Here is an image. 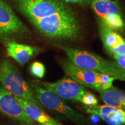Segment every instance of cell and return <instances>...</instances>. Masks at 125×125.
<instances>
[{"label": "cell", "instance_id": "8fae6325", "mask_svg": "<svg viewBox=\"0 0 125 125\" xmlns=\"http://www.w3.org/2000/svg\"><path fill=\"white\" fill-rule=\"evenodd\" d=\"M87 113L97 116L110 125H125V111L118 108L107 105H85Z\"/></svg>", "mask_w": 125, "mask_h": 125}, {"label": "cell", "instance_id": "5b68a950", "mask_svg": "<svg viewBox=\"0 0 125 125\" xmlns=\"http://www.w3.org/2000/svg\"><path fill=\"white\" fill-rule=\"evenodd\" d=\"M60 64L64 73L81 85L92 89L103 90L112 87L115 79L107 74L76 66L69 60H62Z\"/></svg>", "mask_w": 125, "mask_h": 125}, {"label": "cell", "instance_id": "30bf717a", "mask_svg": "<svg viewBox=\"0 0 125 125\" xmlns=\"http://www.w3.org/2000/svg\"><path fill=\"white\" fill-rule=\"evenodd\" d=\"M92 7L101 21L114 30H121L125 23L116 1L111 0H93Z\"/></svg>", "mask_w": 125, "mask_h": 125}, {"label": "cell", "instance_id": "7a4b0ae2", "mask_svg": "<svg viewBox=\"0 0 125 125\" xmlns=\"http://www.w3.org/2000/svg\"><path fill=\"white\" fill-rule=\"evenodd\" d=\"M68 60L76 66L92 70L125 82V69L116 62L103 58L89 52L72 48H63Z\"/></svg>", "mask_w": 125, "mask_h": 125}, {"label": "cell", "instance_id": "5bb4252c", "mask_svg": "<svg viewBox=\"0 0 125 125\" xmlns=\"http://www.w3.org/2000/svg\"><path fill=\"white\" fill-rule=\"evenodd\" d=\"M26 113L32 121L40 125H62L43 111L42 108L30 101L15 97Z\"/></svg>", "mask_w": 125, "mask_h": 125}, {"label": "cell", "instance_id": "4fadbf2b", "mask_svg": "<svg viewBox=\"0 0 125 125\" xmlns=\"http://www.w3.org/2000/svg\"><path fill=\"white\" fill-rule=\"evenodd\" d=\"M5 46L7 55L21 65L34 58L41 51L38 47L20 44L15 41L5 42Z\"/></svg>", "mask_w": 125, "mask_h": 125}, {"label": "cell", "instance_id": "ac0fdd59", "mask_svg": "<svg viewBox=\"0 0 125 125\" xmlns=\"http://www.w3.org/2000/svg\"><path fill=\"white\" fill-rule=\"evenodd\" d=\"M63 1L66 2L73 3V4H87L89 3L91 0H63Z\"/></svg>", "mask_w": 125, "mask_h": 125}, {"label": "cell", "instance_id": "52a82bcc", "mask_svg": "<svg viewBox=\"0 0 125 125\" xmlns=\"http://www.w3.org/2000/svg\"><path fill=\"white\" fill-rule=\"evenodd\" d=\"M29 34V30L5 0H0V40L12 41Z\"/></svg>", "mask_w": 125, "mask_h": 125}, {"label": "cell", "instance_id": "e0dca14e", "mask_svg": "<svg viewBox=\"0 0 125 125\" xmlns=\"http://www.w3.org/2000/svg\"><path fill=\"white\" fill-rule=\"evenodd\" d=\"M80 102L85 105H94L98 104V100L91 92L87 91L83 95Z\"/></svg>", "mask_w": 125, "mask_h": 125}, {"label": "cell", "instance_id": "9a60e30c", "mask_svg": "<svg viewBox=\"0 0 125 125\" xmlns=\"http://www.w3.org/2000/svg\"><path fill=\"white\" fill-rule=\"evenodd\" d=\"M97 92L105 104L118 108L125 111V92L113 86L107 89Z\"/></svg>", "mask_w": 125, "mask_h": 125}, {"label": "cell", "instance_id": "277c9868", "mask_svg": "<svg viewBox=\"0 0 125 125\" xmlns=\"http://www.w3.org/2000/svg\"><path fill=\"white\" fill-rule=\"evenodd\" d=\"M30 85L33 90L35 97L42 105L78 125L88 124V121L82 114L72 108L64 102V99L56 93L42 87L34 82Z\"/></svg>", "mask_w": 125, "mask_h": 125}, {"label": "cell", "instance_id": "ba28073f", "mask_svg": "<svg viewBox=\"0 0 125 125\" xmlns=\"http://www.w3.org/2000/svg\"><path fill=\"white\" fill-rule=\"evenodd\" d=\"M46 89L53 92L64 100L80 102L83 95L87 90L84 86L70 77L62 78L54 82L34 81Z\"/></svg>", "mask_w": 125, "mask_h": 125}, {"label": "cell", "instance_id": "3957f363", "mask_svg": "<svg viewBox=\"0 0 125 125\" xmlns=\"http://www.w3.org/2000/svg\"><path fill=\"white\" fill-rule=\"evenodd\" d=\"M0 83L16 97L34 103L41 108L30 85L20 75L17 67L8 59L0 60Z\"/></svg>", "mask_w": 125, "mask_h": 125}, {"label": "cell", "instance_id": "6da1fadb", "mask_svg": "<svg viewBox=\"0 0 125 125\" xmlns=\"http://www.w3.org/2000/svg\"><path fill=\"white\" fill-rule=\"evenodd\" d=\"M30 23L41 34L53 40H74L79 37L81 32L79 21L67 8Z\"/></svg>", "mask_w": 125, "mask_h": 125}, {"label": "cell", "instance_id": "8992f818", "mask_svg": "<svg viewBox=\"0 0 125 125\" xmlns=\"http://www.w3.org/2000/svg\"><path fill=\"white\" fill-rule=\"evenodd\" d=\"M20 13L30 21L41 19L67 8L59 0H13Z\"/></svg>", "mask_w": 125, "mask_h": 125}, {"label": "cell", "instance_id": "2e32d148", "mask_svg": "<svg viewBox=\"0 0 125 125\" xmlns=\"http://www.w3.org/2000/svg\"><path fill=\"white\" fill-rule=\"evenodd\" d=\"M30 71L31 74L34 77L41 79L45 75V68L42 62H34L30 65Z\"/></svg>", "mask_w": 125, "mask_h": 125}, {"label": "cell", "instance_id": "7c38bea8", "mask_svg": "<svg viewBox=\"0 0 125 125\" xmlns=\"http://www.w3.org/2000/svg\"><path fill=\"white\" fill-rule=\"evenodd\" d=\"M98 29L104 47L111 56L125 55V40L122 36L101 21H98Z\"/></svg>", "mask_w": 125, "mask_h": 125}, {"label": "cell", "instance_id": "9c48e42d", "mask_svg": "<svg viewBox=\"0 0 125 125\" xmlns=\"http://www.w3.org/2000/svg\"><path fill=\"white\" fill-rule=\"evenodd\" d=\"M0 113L20 125H36L15 96L0 85Z\"/></svg>", "mask_w": 125, "mask_h": 125}]
</instances>
